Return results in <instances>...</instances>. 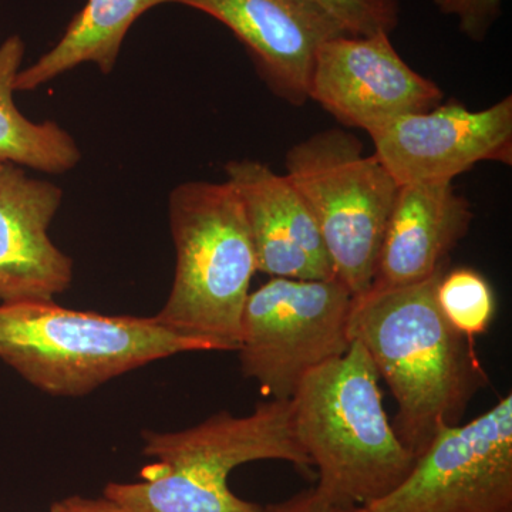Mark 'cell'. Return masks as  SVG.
<instances>
[{"instance_id": "17", "label": "cell", "mask_w": 512, "mask_h": 512, "mask_svg": "<svg viewBox=\"0 0 512 512\" xmlns=\"http://www.w3.org/2000/svg\"><path fill=\"white\" fill-rule=\"evenodd\" d=\"M436 302L447 322L470 339L484 335L497 312L493 286L471 268L444 271L436 285Z\"/></svg>"}, {"instance_id": "11", "label": "cell", "mask_w": 512, "mask_h": 512, "mask_svg": "<svg viewBox=\"0 0 512 512\" xmlns=\"http://www.w3.org/2000/svg\"><path fill=\"white\" fill-rule=\"evenodd\" d=\"M200 10L231 30L256 72L276 97L301 107L309 100L316 52L333 37L348 35L311 0H175Z\"/></svg>"}, {"instance_id": "18", "label": "cell", "mask_w": 512, "mask_h": 512, "mask_svg": "<svg viewBox=\"0 0 512 512\" xmlns=\"http://www.w3.org/2000/svg\"><path fill=\"white\" fill-rule=\"evenodd\" d=\"M348 35H392L400 22V0H311Z\"/></svg>"}, {"instance_id": "2", "label": "cell", "mask_w": 512, "mask_h": 512, "mask_svg": "<svg viewBox=\"0 0 512 512\" xmlns=\"http://www.w3.org/2000/svg\"><path fill=\"white\" fill-rule=\"evenodd\" d=\"M369 353L352 340L338 359L309 372L291 399L299 443L318 470L316 490L342 504L375 503L416 463L383 406Z\"/></svg>"}, {"instance_id": "20", "label": "cell", "mask_w": 512, "mask_h": 512, "mask_svg": "<svg viewBox=\"0 0 512 512\" xmlns=\"http://www.w3.org/2000/svg\"><path fill=\"white\" fill-rule=\"evenodd\" d=\"M259 512H369L362 505H350L330 500L315 487L292 495L281 503L261 507Z\"/></svg>"}, {"instance_id": "3", "label": "cell", "mask_w": 512, "mask_h": 512, "mask_svg": "<svg viewBox=\"0 0 512 512\" xmlns=\"http://www.w3.org/2000/svg\"><path fill=\"white\" fill-rule=\"evenodd\" d=\"M144 454L156 458L137 483H110L104 497L128 512H259L232 493L229 474L252 461L312 468L296 434L291 400L259 403L248 416L215 414L175 433L146 431Z\"/></svg>"}, {"instance_id": "19", "label": "cell", "mask_w": 512, "mask_h": 512, "mask_svg": "<svg viewBox=\"0 0 512 512\" xmlns=\"http://www.w3.org/2000/svg\"><path fill=\"white\" fill-rule=\"evenodd\" d=\"M443 15L454 16L458 30L473 42H484L503 12V0H431Z\"/></svg>"}, {"instance_id": "14", "label": "cell", "mask_w": 512, "mask_h": 512, "mask_svg": "<svg viewBox=\"0 0 512 512\" xmlns=\"http://www.w3.org/2000/svg\"><path fill=\"white\" fill-rule=\"evenodd\" d=\"M473 221L471 202L453 181L400 185L370 289L413 285L444 271Z\"/></svg>"}, {"instance_id": "13", "label": "cell", "mask_w": 512, "mask_h": 512, "mask_svg": "<svg viewBox=\"0 0 512 512\" xmlns=\"http://www.w3.org/2000/svg\"><path fill=\"white\" fill-rule=\"evenodd\" d=\"M225 175L244 207L258 272L271 278H336L315 218L285 174L244 158L229 161Z\"/></svg>"}, {"instance_id": "1", "label": "cell", "mask_w": 512, "mask_h": 512, "mask_svg": "<svg viewBox=\"0 0 512 512\" xmlns=\"http://www.w3.org/2000/svg\"><path fill=\"white\" fill-rule=\"evenodd\" d=\"M444 271L413 285L369 289L353 296L350 308V340L362 343L389 386L394 430L416 458L439 430L461 423L488 384L474 339L458 333L437 305Z\"/></svg>"}, {"instance_id": "15", "label": "cell", "mask_w": 512, "mask_h": 512, "mask_svg": "<svg viewBox=\"0 0 512 512\" xmlns=\"http://www.w3.org/2000/svg\"><path fill=\"white\" fill-rule=\"evenodd\" d=\"M175 0H87L63 36L37 62L20 70L15 92H32L83 63L109 74L119 60L128 30L144 13Z\"/></svg>"}, {"instance_id": "4", "label": "cell", "mask_w": 512, "mask_h": 512, "mask_svg": "<svg viewBox=\"0 0 512 512\" xmlns=\"http://www.w3.org/2000/svg\"><path fill=\"white\" fill-rule=\"evenodd\" d=\"M190 352L218 350L156 318L73 311L53 301L0 303V360L52 396H84L138 367Z\"/></svg>"}, {"instance_id": "6", "label": "cell", "mask_w": 512, "mask_h": 512, "mask_svg": "<svg viewBox=\"0 0 512 512\" xmlns=\"http://www.w3.org/2000/svg\"><path fill=\"white\" fill-rule=\"evenodd\" d=\"M285 168L315 218L336 278L353 296L369 291L400 185L342 128L319 131L289 148Z\"/></svg>"}, {"instance_id": "21", "label": "cell", "mask_w": 512, "mask_h": 512, "mask_svg": "<svg viewBox=\"0 0 512 512\" xmlns=\"http://www.w3.org/2000/svg\"><path fill=\"white\" fill-rule=\"evenodd\" d=\"M49 512H128L120 504L114 503L110 498H86L73 495L62 501L52 504Z\"/></svg>"}, {"instance_id": "8", "label": "cell", "mask_w": 512, "mask_h": 512, "mask_svg": "<svg viewBox=\"0 0 512 512\" xmlns=\"http://www.w3.org/2000/svg\"><path fill=\"white\" fill-rule=\"evenodd\" d=\"M369 512H512V396L447 426Z\"/></svg>"}, {"instance_id": "9", "label": "cell", "mask_w": 512, "mask_h": 512, "mask_svg": "<svg viewBox=\"0 0 512 512\" xmlns=\"http://www.w3.org/2000/svg\"><path fill=\"white\" fill-rule=\"evenodd\" d=\"M443 99V90L404 62L387 33L340 35L316 52L309 100L345 127L367 133L397 117L434 109Z\"/></svg>"}, {"instance_id": "5", "label": "cell", "mask_w": 512, "mask_h": 512, "mask_svg": "<svg viewBox=\"0 0 512 512\" xmlns=\"http://www.w3.org/2000/svg\"><path fill=\"white\" fill-rule=\"evenodd\" d=\"M168 208L177 262L170 296L154 318L218 352H237L258 272L241 200L227 181H188L171 192Z\"/></svg>"}, {"instance_id": "12", "label": "cell", "mask_w": 512, "mask_h": 512, "mask_svg": "<svg viewBox=\"0 0 512 512\" xmlns=\"http://www.w3.org/2000/svg\"><path fill=\"white\" fill-rule=\"evenodd\" d=\"M63 190L0 161V302L53 301L73 281V261L49 228Z\"/></svg>"}, {"instance_id": "16", "label": "cell", "mask_w": 512, "mask_h": 512, "mask_svg": "<svg viewBox=\"0 0 512 512\" xmlns=\"http://www.w3.org/2000/svg\"><path fill=\"white\" fill-rule=\"evenodd\" d=\"M25 50L18 35L0 45V161L47 174L67 173L82 160L72 134L55 121L26 119L13 100Z\"/></svg>"}, {"instance_id": "7", "label": "cell", "mask_w": 512, "mask_h": 512, "mask_svg": "<svg viewBox=\"0 0 512 512\" xmlns=\"http://www.w3.org/2000/svg\"><path fill=\"white\" fill-rule=\"evenodd\" d=\"M353 295L338 278H271L249 292L241 318L242 375L291 400L309 372L349 349Z\"/></svg>"}, {"instance_id": "10", "label": "cell", "mask_w": 512, "mask_h": 512, "mask_svg": "<svg viewBox=\"0 0 512 512\" xmlns=\"http://www.w3.org/2000/svg\"><path fill=\"white\" fill-rule=\"evenodd\" d=\"M375 157L399 185L453 181L474 165L512 163V97L484 110L457 101L367 131Z\"/></svg>"}]
</instances>
